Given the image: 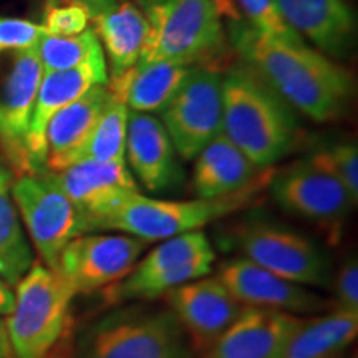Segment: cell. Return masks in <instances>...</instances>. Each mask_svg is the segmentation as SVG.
<instances>
[{"label":"cell","mask_w":358,"mask_h":358,"mask_svg":"<svg viewBox=\"0 0 358 358\" xmlns=\"http://www.w3.org/2000/svg\"><path fill=\"white\" fill-rule=\"evenodd\" d=\"M92 27L105 58H108V78L122 77L138 65L146 40L148 22L136 2H120L110 12L95 17Z\"/></svg>","instance_id":"cb8c5ba5"},{"label":"cell","mask_w":358,"mask_h":358,"mask_svg":"<svg viewBox=\"0 0 358 358\" xmlns=\"http://www.w3.org/2000/svg\"><path fill=\"white\" fill-rule=\"evenodd\" d=\"M45 35L42 25L17 17H0V57L35 48Z\"/></svg>","instance_id":"1f68e13d"},{"label":"cell","mask_w":358,"mask_h":358,"mask_svg":"<svg viewBox=\"0 0 358 358\" xmlns=\"http://www.w3.org/2000/svg\"><path fill=\"white\" fill-rule=\"evenodd\" d=\"M217 277L244 307L271 308L294 315H312L327 308V301L322 295L282 279L245 257L224 262Z\"/></svg>","instance_id":"9a60e30c"},{"label":"cell","mask_w":358,"mask_h":358,"mask_svg":"<svg viewBox=\"0 0 358 358\" xmlns=\"http://www.w3.org/2000/svg\"><path fill=\"white\" fill-rule=\"evenodd\" d=\"M6 325L13 358H47L65 334L77 294L53 268L34 264L13 287Z\"/></svg>","instance_id":"8992f818"},{"label":"cell","mask_w":358,"mask_h":358,"mask_svg":"<svg viewBox=\"0 0 358 358\" xmlns=\"http://www.w3.org/2000/svg\"><path fill=\"white\" fill-rule=\"evenodd\" d=\"M216 261L211 241L203 231L159 241L143 254L127 277L106 289L111 302L153 301L173 289L211 274Z\"/></svg>","instance_id":"52a82bcc"},{"label":"cell","mask_w":358,"mask_h":358,"mask_svg":"<svg viewBox=\"0 0 358 358\" xmlns=\"http://www.w3.org/2000/svg\"><path fill=\"white\" fill-rule=\"evenodd\" d=\"M10 192L42 264L57 271L65 245L83 234L77 208L50 171L19 174L10 185Z\"/></svg>","instance_id":"ba28073f"},{"label":"cell","mask_w":358,"mask_h":358,"mask_svg":"<svg viewBox=\"0 0 358 358\" xmlns=\"http://www.w3.org/2000/svg\"><path fill=\"white\" fill-rule=\"evenodd\" d=\"M40 25L47 35L71 37L92 27V13L75 0H47Z\"/></svg>","instance_id":"4dcf8cb0"},{"label":"cell","mask_w":358,"mask_h":358,"mask_svg":"<svg viewBox=\"0 0 358 358\" xmlns=\"http://www.w3.org/2000/svg\"><path fill=\"white\" fill-rule=\"evenodd\" d=\"M124 161L134 179L150 192H163L181 178L178 153L155 115L129 110Z\"/></svg>","instance_id":"ac0fdd59"},{"label":"cell","mask_w":358,"mask_h":358,"mask_svg":"<svg viewBox=\"0 0 358 358\" xmlns=\"http://www.w3.org/2000/svg\"><path fill=\"white\" fill-rule=\"evenodd\" d=\"M185 329L169 308L128 307L85 330L78 358H192Z\"/></svg>","instance_id":"5b68a950"},{"label":"cell","mask_w":358,"mask_h":358,"mask_svg":"<svg viewBox=\"0 0 358 358\" xmlns=\"http://www.w3.org/2000/svg\"><path fill=\"white\" fill-rule=\"evenodd\" d=\"M118 2H138V0H118Z\"/></svg>","instance_id":"8d00e7d4"},{"label":"cell","mask_w":358,"mask_h":358,"mask_svg":"<svg viewBox=\"0 0 358 358\" xmlns=\"http://www.w3.org/2000/svg\"><path fill=\"white\" fill-rule=\"evenodd\" d=\"M164 297L189 337L192 350L199 353L208 350L244 310L217 275L187 282Z\"/></svg>","instance_id":"5bb4252c"},{"label":"cell","mask_w":358,"mask_h":358,"mask_svg":"<svg viewBox=\"0 0 358 358\" xmlns=\"http://www.w3.org/2000/svg\"><path fill=\"white\" fill-rule=\"evenodd\" d=\"M237 8L244 15V22L261 32L266 37H271L279 42L302 45L303 38L299 37L290 27L285 24L277 10L274 0H232Z\"/></svg>","instance_id":"f546056e"},{"label":"cell","mask_w":358,"mask_h":358,"mask_svg":"<svg viewBox=\"0 0 358 358\" xmlns=\"http://www.w3.org/2000/svg\"><path fill=\"white\" fill-rule=\"evenodd\" d=\"M358 334V312L334 308L301 319L277 358H335L352 345Z\"/></svg>","instance_id":"d4e9b609"},{"label":"cell","mask_w":358,"mask_h":358,"mask_svg":"<svg viewBox=\"0 0 358 358\" xmlns=\"http://www.w3.org/2000/svg\"><path fill=\"white\" fill-rule=\"evenodd\" d=\"M75 2L82 3L88 8L90 13H92V20L101 15V13L110 12L111 8H115L120 3L118 0H75Z\"/></svg>","instance_id":"836d02e7"},{"label":"cell","mask_w":358,"mask_h":358,"mask_svg":"<svg viewBox=\"0 0 358 358\" xmlns=\"http://www.w3.org/2000/svg\"><path fill=\"white\" fill-rule=\"evenodd\" d=\"M334 306L337 310L358 312V262L357 257H348L332 279Z\"/></svg>","instance_id":"d6a6232c"},{"label":"cell","mask_w":358,"mask_h":358,"mask_svg":"<svg viewBox=\"0 0 358 358\" xmlns=\"http://www.w3.org/2000/svg\"><path fill=\"white\" fill-rule=\"evenodd\" d=\"M232 47L245 65L284 100L317 123L342 118L350 105L353 75L306 43L279 42L243 19L229 20Z\"/></svg>","instance_id":"6da1fadb"},{"label":"cell","mask_w":358,"mask_h":358,"mask_svg":"<svg viewBox=\"0 0 358 358\" xmlns=\"http://www.w3.org/2000/svg\"><path fill=\"white\" fill-rule=\"evenodd\" d=\"M301 319L287 312L244 307L203 358H277Z\"/></svg>","instance_id":"d6986e66"},{"label":"cell","mask_w":358,"mask_h":358,"mask_svg":"<svg viewBox=\"0 0 358 358\" xmlns=\"http://www.w3.org/2000/svg\"><path fill=\"white\" fill-rule=\"evenodd\" d=\"M10 174L0 163V277L15 287L35 264L10 192Z\"/></svg>","instance_id":"484cf974"},{"label":"cell","mask_w":358,"mask_h":358,"mask_svg":"<svg viewBox=\"0 0 358 358\" xmlns=\"http://www.w3.org/2000/svg\"><path fill=\"white\" fill-rule=\"evenodd\" d=\"M43 73L70 70L103 53L101 43L93 27L71 37H57L45 34L35 47Z\"/></svg>","instance_id":"83f0119b"},{"label":"cell","mask_w":358,"mask_h":358,"mask_svg":"<svg viewBox=\"0 0 358 358\" xmlns=\"http://www.w3.org/2000/svg\"><path fill=\"white\" fill-rule=\"evenodd\" d=\"M194 161L192 186L196 196L203 199L221 198L243 189L261 171L222 133L214 136Z\"/></svg>","instance_id":"603a6c76"},{"label":"cell","mask_w":358,"mask_h":358,"mask_svg":"<svg viewBox=\"0 0 358 358\" xmlns=\"http://www.w3.org/2000/svg\"><path fill=\"white\" fill-rule=\"evenodd\" d=\"M13 301H15L13 287H10V285L0 277V317H7L8 313L12 312Z\"/></svg>","instance_id":"e575fe53"},{"label":"cell","mask_w":358,"mask_h":358,"mask_svg":"<svg viewBox=\"0 0 358 358\" xmlns=\"http://www.w3.org/2000/svg\"><path fill=\"white\" fill-rule=\"evenodd\" d=\"M111 98L108 83L95 85L53 116L45 131L47 171L58 173L75 163Z\"/></svg>","instance_id":"44dd1931"},{"label":"cell","mask_w":358,"mask_h":358,"mask_svg":"<svg viewBox=\"0 0 358 358\" xmlns=\"http://www.w3.org/2000/svg\"><path fill=\"white\" fill-rule=\"evenodd\" d=\"M0 358H13L10 340H8V332L6 320H2L0 317Z\"/></svg>","instance_id":"d590c367"},{"label":"cell","mask_w":358,"mask_h":358,"mask_svg":"<svg viewBox=\"0 0 358 358\" xmlns=\"http://www.w3.org/2000/svg\"><path fill=\"white\" fill-rule=\"evenodd\" d=\"M108 83V65L105 53H100L87 64L70 70L48 71L42 75L35 96L29 128V156L34 173L45 169V131L48 123L62 108L78 100L95 85Z\"/></svg>","instance_id":"e0dca14e"},{"label":"cell","mask_w":358,"mask_h":358,"mask_svg":"<svg viewBox=\"0 0 358 358\" xmlns=\"http://www.w3.org/2000/svg\"><path fill=\"white\" fill-rule=\"evenodd\" d=\"M192 66L176 62H150L136 65L122 77L108 78L111 95L122 100L131 111L161 113L185 80Z\"/></svg>","instance_id":"7402d4cb"},{"label":"cell","mask_w":358,"mask_h":358,"mask_svg":"<svg viewBox=\"0 0 358 358\" xmlns=\"http://www.w3.org/2000/svg\"><path fill=\"white\" fill-rule=\"evenodd\" d=\"M150 244L123 232H85L62 250L57 272L75 294L110 289L133 271Z\"/></svg>","instance_id":"30bf717a"},{"label":"cell","mask_w":358,"mask_h":358,"mask_svg":"<svg viewBox=\"0 0 358 358\" xmlns=\"http://www.w3.org/2000/svg\"><path fill=\"white\" fill-rule=\"evenodd\" d=\"M7 55L0 60V150L17 173H34L27 140L43 70L35 48Z\"/></svg>","instance_id":"7c38bea8"},{"label":"cell","mask_w":358,"mask_h":358,"mask_svg":"<svg viewBox=\"0 0 358 358\" xmlns=\"http://www.w3.org/2000/svg\"><path fill=\"white\" fill-rule=\"evenodd\" d=\"M148 22L138 65L166 60L204 66L226 43L224 20L241 19L232 0H138Z\"/></svg>","instance_id":"3957f363"},{"label":"cell","mask_w":358,"mask_h":358,"mask_svg":"<svg viewBox=\"0 0 358 358\" xmlns=\"http://www.w3.org/2000/svg\"><path fill=\"white\" fill-rule=\"evenodd\" d=\"M221 133L266 169L292 150L299 131L290 106L245 65L222 75Z\"/></svg>","instance_id":"7a4b0ae2"},{"label":"cell","mask_w":358,"mask_h":358,"mask_svg":"<svg viewBox=\"0 0 358 358\" xmlns=\"http://www.w3.org/2000/svg\"><path fill=\"white\" fill-rule=\"evenodd\" d=\"M243 257L282 279L303 287L327 289L332 284L330 259L315 243L287 227L249 222L236 234Z\"/></svg>","instance_id":"9c48e42d"},{"label":"cell","mask_w":358,"mask_h":358,"mask_svg":"<svg viewBox=\"0 0 358 358\" xmlns=\"http://www.w3.org/2000/svg\"><path fill=\"white\" fill-rule=\"evenodd\" d=\"M52 174L82 216L83 234L90 232L96 219L131 194L141 192L127 163L78 161Z\"/></svg>","instance_id":"2e32d148"},{"label":"cell","mask_w":358,"mask_h":358,"mask_svg":"<svg viewBox=\"0 0 358 358\" xmlns=\"http://www.w3.org/2000/svg\"><path fill=\"white\" fill-rule=\"evenodd\" d=\"M129 108L118 98H111L103 115L98 120L95 129L85 141V145L75 159L100 161V163H127L124 148H127Z\"/></svg>","instance_id":"4316f807"},{"label":"cell","mask_w":358,"mask_h":358,"mask_svg":"<svg viewBox=\"0 0 358 358\" xmlns=\"http://www.w3.org/2000/svg\"><path fill=\"white\" fill-rule=\"evenodd\" d=\"M268 189L284 211L319 224H340L355 204L337 179L307 159L274 171Z\"/></svg>","instance_id":"4fadbf2b"},{"label":"cell","mask_w":358,"mask_h":358,"mask_svg":"<svg viewBox=\"0 0 358 358\" xmlns=\"http://www.w3.org/2000/svg\"><path fill=\"white\" fill-rule=\"evenodd\" d=\"M272 174L274 169H261L257 176L243 189L211 199L173 201L148 198L141 192H136L122 201L105 216L96 219L90 227V232H123V234L140 237L148 243H155V241L201 231L208 224L256 204L261 199L262 192L268 187Z\"/></svg>","instance_id":"277c9868"},{"label":"cell","mask_w":358,"mask_h":358,"mask_svg":"<svg viewBox=\"0 0 358 358\" xmlns=\"http://www.w3.org/2000/svg\"><path fill=\"white\" fill-rule=\"evenodd\" d=\"M307 161L330 174L345 187L353 203L358 201V148L355 143H337L312 153Z\"/></svg>","instance_id":"f1b7e54d"},{"label":"cell","mask_w":358,"mask_h":358,"mask_svg":"<svg viewBox=\"0 0 358 358\" xmlns=\"http://www.w3.org/2000/svg\"><path fill=\"white\" fill-rule=\"evenodd\" d=\"M159 115L178 156L194 159L221 133L222 75L211 66H192Z\"/></svg>","instance_id":"8fae6325"},{"label":"cell","mask_w":358,"mask_h":358,"mask_svg":"<svg viewBox=\"0 0 358 358\" xmlns=\"http://www.w3.org/2000/svg\"><path fill=\"white\" fill-rule=\"evenodd\" d=\"M277 10L301 38L327 57H343L355 42L357 24L345 0H274Z\"/></svg>","instance_id":"ffe728a7"}]
</instances>
